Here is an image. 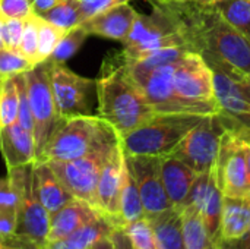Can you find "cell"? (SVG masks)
<instances>
[{
    "mask_svg": "<svg viewBox=\"0 0 250 249\" xmlns=\"http://www.w3.org/2000/svg\"><path fill=\"white\" fill-rule=\"evenodd\" d=\"M243 148H245V156H246V166H248V173H249L250 182V142L243 139Z\"/></svg>",
    "mask_w": 250,
    "mask_h": 249,
    "instance_id": "47",
    "label": "cell"
},
{
    "mask_svg": "<svg viewBox=\"0 0 250 249\" xmlns=\"http://www.w3.org/2000/svg\"><path fill=\"white\" fill-rule=\"evenodd\" d=\"M173 7V6H170ZM183 18L192 51L230 75H250V41L233 28L214 4L173 7Z\"/></svg>",
    "mask_w": 250,
    "mask_h": 249,
    "instance_id": "1",
    "label": "cell"
},
{
    "mask_svg": "<svg viewBox=\"0 0 250 249\" xmlns=\"http://www.w3.org/2000/svg\"><path fill=\"white\" fill-rule=\"evenodd\" d=\"M3 41H1V21H0V48H3Z\"/></svg>",
    "mask_w": 250,
    "mask_h": 249,
    "instance_id": "48",
    "label": "cell"
},
{
    "mask_svg": "<svg viewBox=\"0 0 250 249\" xmlns=\"http://www.w3.org/2000/svg\"><path fill=\"white\" fill-rule=\"evenodd\" d=\"M19 53L25 56L34 66L38 65V16L32 15L25 19V28L19 45Z\"/></svg>",
    "mask_w": 250,
    "mask_h": 249,
    "instance_id": "34",
    "label": "cell"
},
{
    "mask_svg": "<svg viewBox=\"0 0 250 249\" xmlns=\"http://www.w3.org/2000/svg\"><path fill=\"white\" fill-rule=\"evenodd\" d=\"M214 7L250 41V0H217L214 1Z\"/></svg>",
    "mask_w": 250,
    "mask_h": 249,
    "instance_id": "28",
    "label": "cell"
},
{
    "mask_svg": "<svg viewBox=\"0 0 250 249\" xmlns=\"http://www.w3.org/2000/svg\"><path fill=\"white\" fill-rule=\"evenodd\" d=\"M126 163L136 181L145 217L152 219L173 208L161 179V157L126 156Z\"/></svg>",
    "mask_w": 250,
    "mask_h": 249,
    "instance_id": "14",
    "label": "cell"
},
{
    "mask_svg": "<svg viewBox=\"0 0 250 249\" xmlns=\"http://www.w3.org/2000/svg\"><path fill=\"white\" fill-rule=\"evenodd\" d=\"M25 79L29 109L34 120V139L38 160L57 123V113L50 84V60L41 62L26 70Z\"/></svg>",
    "mask_w": 250,
    "mask_h": 249,
    "instance_id": "9",
    "label": "cell"
},
{
    "mask_svg": "<svg viewBox=\"0 0 250 249\" xmlns=\"http://www.w3.org/2000/svg\"><path fill=\"white\" fill-rule=\"evenodd\" d=\"M34 15L31 0H0V19H28Z\"/></svg>",
    "mask_w": 250,
    "mask_h": 249,
    "instance_id": "37",
    "label": "cell"
},
{
    "mask_svg": "<svg viewBox=\"0 0 250 249\" xmlns=\"http://www.w3.org/2000/svg\"><path fill=\"white\" fill-rule=\"evenodd\" d=\"M97 81L98 116L120 136L146 123L155 113L132 76L122 53L107 59Z\"/></svg>",
    "mask_w": 250,
    "mask_h": 249,
    "instance_id": "2",
    "label": "cell"
},
{
    "mask_svg": "<svg viewBox=\"0 0 250 249\" xmlns=\"http://www.w3.org/2000/svg\"><path fill=\"white\" fill-rule=\"evenodd\" d=\"M214 1H217V0H214Z\"/></svg>",
    "mask_w": 250,
    "mask_h": 249,
    "instance_id": "50",
    "label": "cell"
},
{
    "mask_svg": "<svg viewBox=\"0 0 250 249\" xmlns=\"http://www.w3.org/2000/svg\"><path fill=\"white\" fill-rule=\"evenodd\" d=\"M174 88L190 113H220L214 91V75L199 53L189 51L174 69Z\"/></svg>",
    "mask_w": 250,
    "mask_h": 249,
    "instance_id": "6",
    "label": "cell"
},
{
    "mask_svg": "<svg viewBox=\"0 0 250 249\" xmlns=\"http://www.w3.org/2000/svg\"><path fill=\"white\" fill-rule=\"evenodd\" d=\"M122 229L135 249H158L149 219L142 217L139 220L126 223L122 226Z\"/></svg>",
    "mask_w": 250,
    "mask_h": 249,
    "instance_id": "32",
    "label": "cell"
},
{
    "mask_svg": "<svg viewBox=\"0 0 250 249\" xmlns=\"http://www.w3.org/2000/svg\"><path fill=\"white\" fill-rule=\"evenodd\" d=\"M151 3V13H139L129 35L122 43L123 50L120 53L123 57L135 60L166 47H188L192 50L189 32L180 13L170 6Z\"/></svg>",
    "mask_w": 250,
    "mask_h": 249,
    "instance_id": "4",
    "label": "cell"
},
{
    "mask_svg": "<svg viewBox=\"0 0 250 249\" xmlns=\"http://www.w3.org/2000/svg\"><path fill=\"white\" fill-rule=\"evenodd\" d=\"M103 214L91 204L73 198L64 207L50 217V229L45 242H59L83 227L85 225L97 220Z\"/></svg>",
    "mask_w": 250,
    "mask_h": 249,
    "instance_id": "19",
    "label": "cell"
},
{
    "mask_svg": "<svg viewBox=\"0 0 250 249\" xmlns=\"http://www.w3.org/2000/svg\"><path fill=\"white\" fill-rule=\"evenodd\" d=\"M120 135L98 114L57 119L40 161H67L117 142ZM37 160V161H38Z\"/></svg>",
    "mask_w": 250,
    "mask_h": 249,
    "instance_id": "3",
    "label": "cell"
},
{
    "mask_svg": "<svg viewBox=\"0 0 250 249\" xmlns=\"http://www.w3.org/2000/svg\"><path fill=\"white\" fill-rule=\"evenodd\" d=\"M158 249H186L183 236V220L180 211L171 208L149 219Z\"/></svg>",
    "mask_w": 250,
    "mask_h": 249,
    "instance_id": "25",
    "label": "cell"
},
{
    "mask_svg": "<svg viewBox=\"0 0 250 249\" xmlns=\"http://www.w3.org/2000/svg\"><path fill=\"white\" fill-rule=\"evenodd\" d=\"M126 63L155 113H190L177 97L174 88V69L177 62L155 68H146L129 60Z\"/></svg>",
    "mask_w": 250,
    "mask_h": 249,
    "instance_id": "12",
    "label": "cell"
},
{
    "mask_svg": "<svg viewBox=\"0 0 250 249\" xmlns=\"http://www.w3.org/2000/svg\"><path fill=\"white\" fill-rule=\"evenodd\" d=\"M223 191L218 185L215 167L199 173L189 192L186 205L183 208H192L198 213L204 222L209 236L215 244L220 241L221 229V213H223Z\"/></svg>",
    "mask_w": 250,
    "mask_h": 249,
    "instance_id": "15",
    "label": "cell"
},
{
    "mask_svg": "<svg viewBox=\"0 0 250 249\" xmlns=\"http://www.w3.org/2000/svg\"><path fill=\"white\" fill-rule=\"evenodd\" d=\"M64 32L66 31L57 28L56 25L38 16V57H37L38 63L50 59V56L53 54L57 43L60 41Z\"/></svg>",
    "mask_w": 250,
    "mask_h": 249,
    "instance_id": "33",
    "label": "cell"
},
{
    "mask_svg": "<svg viewBox=\"0 0 250 249\" xmlns=\"http://www.w3.org/2000/svg\"><path fill=\"white\" fill-rule=\"evenodd\" d=\"M123 167H125V151L122 148L120 139L111 150L108 158L104 163L101 170L97 195H95V208L114 223L116 227H122L120 220V189L123 181Z\"/></svg>",
    "mask_w": 250,
    "mask_h": 249,
    "instance_id": "17",
    "label": "cell"
},
{
    "mask_svg": "<svg viewBox=\"0 0 250 249\" xmlns=\"http://www.w3.org/2000/svg\"><path fill=\"white\" fill-rule=\"evenodd\" d=\"M120 139V138H119ZM119 142V141H117ZM103 147L88 156L67 160V161H48L57 178L62 181L64 188L78 200H82L91 204L95 208V195L97 185L104 167L105 160L108 158L111 150L117 144Z\"/></svg>",
    "mask_w": 250,
    "mask_h": 249,
    "instance_id": "11",
    "label": "cell"
},
{
    "mask_svg": "<svg viewBox=\"0 0 250 249\" xmlns=\"http://www.w3.org/2000/svg\"><path fill=\"white\" fill-rule=\"evenodd\" d=\"M208 65L214 75V91L220 113L227 117L230 128L242 138L248 136L250 135V103L230 73L215 63Z\"/></svg>",
    "mask_w": 250,
    "mask_h": 249,
    "instance_id": "16",
    "label": "cell"
},
{
    "mask_svg": "<svg viewBox=\"0 0 250 249\" xmlns=\"http://www.w3.org/2000/svg\"><path fill=\"white\" fill-rule=\"evenodd\" d=\"M0 210L18 211V192L9 176L0 179Z\"/></svg>",
    "mask_w": 250,
    "mask_h": 249,
    "instance_id": "39",
    "label": "cell"
},
{
    "mask_svg": "<svg viewBox=\"0 0 250 249\" xmlns=\"http://www.w3.org/2000/svg\"><path fill=\"white\" fill-rule=\"evenodd\" d=\"M198 173L174 156L161 157V179L174 210L182 211Z\"/></svg>",
    "mask_w": 250,
    "mask_h": 249,
    "instance_id": "21",
    "label": "cell"
},
{
    "mask_svg": "<svg viewBox=\"0 0 250 249\" xmlns=\"http://www.w3.org/2000/svg\"><path fill=\"white\" fill-rule=\"evenodd\" d=\"M34 65L19 51L0 48V76H15L25 73Z\"/></svg>",
    "mask_w": 250,
    "mask_h": 249,
    "instance_id": "35",
    "label": "cell"
},
{
    "mask_svg": "<svg viewBox=\"0 0 250 249\" xmlns=\"http://www.w3.org/2000/svg\"><path fill=\"white\" fill-rule=\"evenodd\" d=\"M19 91L15 76H0V128L18 120Z\"/></svg>",
    "mask_w": 250,
    "mask_h": 249,
    "instance_id": "30",
    "label": "cell"
},
{
    "mask_svg": "<svg viewBox=\"0 0 250 249\" xmlns=\"http://www.w3.org/2000/svg\"><path fill=\"white\" fill-rule=\"evenodd\" d=\"M145 217L141 194L136 185V181L126 163L125 157V167H123V181L120 189V220L122 226L135 220Z\"/></svg>",
    "mask_w": 250,
    "mask_h": 249,
    "instance_id": "26",
    "label": "cell"
},
{
    "mask_svg": "<svg viewBox=\"0 0 250 249\" xmlns=\"http://www.w3.org/2000/svg\"><path fill=\"white\" fill-rule=\"evenodd\" d=\"M180 214L183 220V236L186 249H218L196 211H193L192 208H183Z\"/></svg>",
    "mask_w": 250,
    "mask_h": 249,
    "instance_id": "27",
    "label": "cell"
},
{
    "mask_svg": "<svg viewBox=\"0 0 250 249\" xmlns=\"http://www.w3.org/2000/svg\"><path fill=\"white\" fill-rule=\"evenodd\" d=\"M76 1H78V4L81 7L83 22H85L89 18L108 10L113 6H117L120 3H126V1H130V0H76Z\"/></svg>",
    "mask_w": 250,
    "mask_h": 249,
    "instance_id": "38",
    "label": "cell"
},
{
    "mask_svg": "<svg viewBox=\"0 0 250 249\" xmlns=\"http://www.w3.org/2000/svg\"><path fill=\"white\" fill-rule=\"evenodd\" d=\"M18 217L16 213L0 210V236H9L16 233Z\"/></svg>",
    "mask_w": 250,
    "mask_h": 249,
    "instance_id": "41",
    "label": "cell"
},
{
    "mask_svg": "<svg viewBox=\"0 0 250 249\" xmlns=\"http://www.w3.org/2000/svg\"><path fill=\"white\" fill-rule=\"evenodd\" d=\"M114 223L101 216L97 220L85 225L70 236L59 242H45L40 249H89L98 241L108 238L114 230Z\"/></svg>",
    "mask_w": 250,
    "mask_h": 249,
    "instance_id": "24",
    "label": "cell"
},
{
    "mask_svg": "<svg viewBox=\"0 0 250 249\" xmlns=\"http://www.w3.org/2000/svg\"><path fill=\"white\" fill-rule=\"evenodd\" d=\"M7 176L18 192L16 233L31 239L41 248L48 235L51 216L37 194L34 182V163L7 170Z\"/></svg>",
    "mask_w": 250,
    "mask_h": 249,
    "instance_id": "8",
    "label": "cell"
},
{
    "mask_svg": "<svg viewBox=\"0 0 250 249\" xmlns=\"http://www.w3.org/2000/svg\"><path fill=\"white\" fill-rule=\"evenodd\" d=\"M155 3L173 7H183V6H193V4H214V0H152Z\"/></svg>",
    "mask_w": 250,
    "mask_h": 249,
    "instance_id": "43",
    "label": "cell"
},
{
    "mask_svg": "<svg viewBox=\"0 0 250 249\" xmlns=\"http://www.w3.org/2000/svg\"><path fill=\"white\" fill-rule=\"evenodd\" d=\"M215 170L218 185L224 197H250L249 173L246 166L243 138L231 128H229L223 135Z\"/></svg>",
    "mask_w": 250,
    "mask_h": 249,
    "instance_id": "13",
    "label": "cell"
},
{
    "mask_svg": "<svg viewBox=\"0 0 250 249\" xmlns=\"http://www.w3.org/2000/svg\"><path fill=\"white\" fill-rule=\"evenodd\" d=\"M32 1V10H34V15H44L47 10H50L56 3L57 0H31Z\"/></svg>",
    "mask_w": 250,
    "mask_h": 249,
    "instance_id": "44",
    "label": "cell"
},
{
    "mask_svg": "<svg viewBox=\"0 0 250 249\" xmlns=\"http://www.w3.org/2000/svg\"><path fill=\"white\" fill-rule=\"evenodd\" d=\"M249 229L250 197H243V198L224 197L218 242H227V244L239 242L246 238Z\"/></svg>",
    "mask_w": 250,
    "mask_h": 249,
    "instance_id": "23",
    "label": "cell"
},
{
    "mask_svg": "<svg viewBox=\"0 0 250 249\" xmlns=\"http://www.w3.org/2000/svg\"><path fill=\"white\" fill-rule=\"evenodd\" d=\"M89 249H114V244L111 241V238H104L101 241H98L94 247H91Z\"/></svg>",
    "mask_w": 250,
    "mask_h": 249,
    "instance_id": "46",
    "label": "cell"
},
{
    "mask_svg": "<svg viewBox=\"0 0 250 249\" xmlns=\"http://www.w3.org/2000/svg\"><path fill=\"white\" fill-rule=\"evenodd\" d=\"M0 151L7 170L37 161L34 134L18 122L0 128Z\"/></svg>",
    "mask_w": 250,
    "mask_h": 249,
    "instance_id": "20",
    "label": "cell"
},
{
    "mask_svg": "<svg viewBox=\"0 0 250 249\" xmlns=\"http://www.w3.org/2000/svg\"><path fill=\"white\" fill-rule=\"evenodd\" d=\"M88 37H89V34L86 32V29L82 25H79L70 31H66L63 34V37L60 38V41L57 43V45L48 60L56 62V63H66L72 56L76 54V51L82 47V44L85 43V40Z\"/></svg>",
    "mask_w": 250,
    "mask_h": 249,
    "instance_id": "31",
    "label": "cell"
},
{
    "mask_svg": "<svg viewBox=\"0 0 250 249\" xmlns=\"http://www.w3.org/2000/svg\"><path fill=\"white\" fill-rule=\"evenodd\" d=\"M233 78L236 79V82L240 87L242 92L245 94L246 100L250 103V75H248V73H237Z\"/></svg>",
    "mask_w": 250,
    "mask_h": 249,
    "instance_id": "45",
    "label": "cell"
},
{
    "mask_svg": "<svg viewBox=\"0 0 250 249\" xmlns=\"http://www.w3.org/2000/svg\"><path fill=\"white\" fill-rule=\"evenodd\" d=\"M0 249H40V247L31 239L13 233L9 236H0Z\"/></svg>",
    "mask_w": 250,
    "mask_h": 249,
    "instance_id": "40",
    "label": "cell"
},
{
    "mask_svg": "<svg viewBox=\"0 0 250 249\" xmlns=\"http://www.w3.org/2000/svg\"><path fill=\"white\" fill-rule=\"evenodd\" d=\"M41 18L63 31H70L83 23V16L76 0H57V3L41 15Z\"/></svg>",
    "mask_w": 250,
    "mask_h": 249,
    "instance_id": "29",
    "label": "cell"
},
{
    "mask_svg": "<svg viewBox=\"0 0 250 249\" xmlns=\"http://www.w3.org/2000/svg\"><path fill=\"white\" fill-rule=\"evenodd\" d=\"M229 128L230 123L224 114H205L170 156L186 163L198 175L205 173L215 167L221 139Z\"/></svg>",
    "mask_w": 250,
    "mask_h": 249,
    "instance_id": "7",
    "label": "cell"
},
{
    "mask_svg": "<svg viewBox=\"0 0 250 249\" xmlns=\"http://www.w3.org/2000/svg\"><path fill=\"white\" fill-rule=\"evenodd\" d=\"M110 238H111V241L114 244V249H135L132 247L127 235L125 233V230L122 227H114Z\"/></svg>",
    "mask_w": 250,
    "mask_h": 249,
    "instance_id": "42",
    "label": "cell"
},
{
    "mask_svg": "<svg viewBox=\"0 0 250 249\" xmlns=\"http://www.w3.org/2000/svg\"><path fill=\"white\" fill-rule=\"evenodd\" d=\"M138 15L139 13L136 9L129 1H126L89 18L82 23V26L89 35L123 43L129 35Z\"/></svg>",
    "mask_w": 250,
    "mask_h": 249,
    "instance_id": "18",
    "label": "cell"
},
{
    "mask_svg": "<svg viewBox=\"0 0 250 249\" xmlns=\"http://www.w3.org/2000/svg\"><path fill=\"white\" fill-rule=\"evenodd\" d=\"M1 21V41L4 48L19 51L25 21L22 19H0Z\"/></svg>",
    "mask_w": 250,
    "mask_h": 249,
    "instance_id": "36",
    "label": "cell"
},
{
    "mask_svg": "<svg viewBox=\"0 0 250 249\" xmlns=\"http://www.w3.org/2000/svg\"><path fill=\"white\" fill-rule=\"evenodd\" d=\"M243 139H246V141H249V142H250V135H248V136H245Z\"/></svg>",
    "mask_w": 250,
    "mask_h": 249,
    "instance_id": "49",
    "label": "cell"
},
{
    "mask_svg": "<svg viewBox=\"0 0 250 249\" xmlns=\"http://www.w3.org/2000/svg\"><path fill=\"white\" fill-rule=\"evenodd\" d=\"M50 84L57 119L91 114V97L97 81L81 76L66 66L50 60Z\"/></svg>",
    "mask_w": 250,
    "mask_h": 249,
    "instance_id": "10",
    "label": "cell"
},
{
    "mask_svg": "<svg viewBox=\"0 0 250 249\" xmlns=\"http://www.w3.org/2000/svg\"><path fill=\"white\" fill-rule=\"evenodd\" d=\"M34 182L37 194L50 216L57 213L62 207L75 198L64 188L48 161L38 160L34 163Z\"/></svg>",
    "mask_w": 250,
    "mask_h": 249,
    "instance_id": "22",
    "label": "cell"
},
{
    "mask_svg": "<svg viewBox=\"0 0 250 249\" xmlns=\"http://www.w3.org/2000/svg\"><path fill=\"white\" fill-rule=\"evenodd\" d=\"M204 116L196 113H157L142 126L122 135V148L126 156H170Z\"/></svg>",
    "mask_w": 250,
    "mask_h": 249,
    "instance_id": "5",
    "label": "cell"
}]
</instances>
